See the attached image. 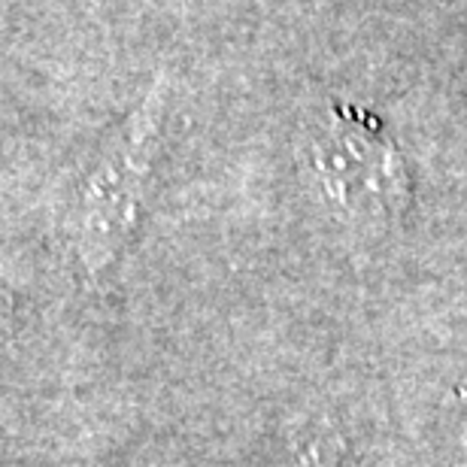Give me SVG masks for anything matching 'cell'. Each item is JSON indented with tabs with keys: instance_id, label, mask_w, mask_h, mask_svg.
I'll use <instances>...</instances> for the list:
<instances>
[{
	"instance_id": "1",
	"label": "cell",
	"mask_w": 467,
	"mask_h": 467,
	"mask_svg": "<svg viewBox=\"0 0 467 467\" xmlns=\"http://www.w3.org/2000/svg\"><path fill=\"white\" fill-rule=\"evenodd\" d=\"M164 109V77L119 130L98 149L86 173L73 185L64 231L88 274H100L134 234L143 213L149 173L158 152Z\"/></svg>"
},
{
	"instance_id": "2",
	"label": "cell",
	"mask_w": 467,
	"mask_h": 467,
	"mask_svg": "<svg viewBox=\"0 0 467 467\" xmlns=\"http://www.w3.org/2000/svg\"><path fill=\"white\" fill-rule=\"evenodd\" d=\"M313 171L334 207L358 222H391L410 203V176L377 119L334 107L313 134Z\"/></svg>"
},
{
	"instance_id": "3",
	"label": "cell",
	"mask_w": 467,
	"mask_h": 467,
	"mask_svg": "<svg viewBox=\"0 0 467 467\" xmlns=\"http://www.w3.org/2000/svg\"><path fill=\"white\" fill-rule=\"evenodd\" d=\"M292 467H306V462H297V464H292Z\"/></svg>"
}]
</instances>
